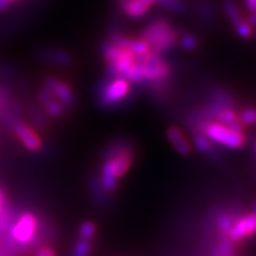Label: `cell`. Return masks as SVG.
I'll list each match as a JSON object with an SVG mask.
<instances>
[{
  "label": "cell",
  "mask_w": 256,
  "mask_h": 256,
  "mask_svg": "<svg viewBox=\"0 0 256 256\" xmlns=\"http://www.w3.org/2000/svg\"><path fill=\"white\" fill-rule=\"evenodd\" d=\"M107 158L108 162L102 166V182L105 189L114 190L118 178L130 169L132 153L127 146H112Z\"/></svg>",
  "instance_id": "obj_1"
},
{
  "label": "cell",
  "mask_w": 256,
  "mask_h": 256,
  "mask_svg": "<svg viewBox=\"0 0 256 256\" xmlns=\"http://www.w3.org/2000/svg\"><path fill=\"white\" fill-rule=\"evenodd\" d=\"M141 38L150 44L152 52L159 54L171 50L178 40V34L168 22L157 20L144 30Z\"/></svg>",
  "instance_id": "obj_2"
},
{
  "label": "cell",
  "mask_w": 256,
  "mask_h": 256,
  "mask_svg": "<svg viewBox=\"0 0 256 256\" xmlns=\"http://www.w3.org/2000/svg\"><path fill=\"white\" fill-rule=\"evenodd\" d=\"M204 136L210 141L230 148H239L244 146V136L235 132L219 122H207L202 130Z\"/></svg>",
  "instance_id": "obj_3"
},
{
  "label": "cell",
  "mask_w": 256,
  "mask_h": 256,
  "mask_svg": "<svg viewBox=\"0 0 256 256\" xmlns=\"http://www.w3.org/2000/svg\"><path fill=\"white\" fill-rule=\"evenodd\" d=\"M130 92L128 80L122 77H114L107 84L100 93V102L105 106H114L125 98Z\"/></svg>",
  "instance_id": "obj_4"
},
{
  "label": "cell",
  "mask_w": 256,
  "mask_h": 256,
  "mask_svg": "<svg viewBox=\"0 0 256 256\" xmlns=\"http://www.w3.org/2000/svg\"><path fill=\"white\" fill-rule=\"evenodd\" d=\"M36 230V219L34 214H25L12 228V236L20 244H27L34 238Z\"/></svg>",
  "instance_id": "obj_5"
},
{
  "label": "cell",
  "mask_w": 256,
  "mask_h": 256,
  "mask_svg": "<svg viewBox=\"0 0 256 256\" xmlns=\"http://www.w3.org/2000/svg\"><path fill=\"white\" fill-rule=\"evenodd\" d=\"M256 233V214H246L244 217L235 220L230 230L228 233V237L232 242H239L246 237H250Z\"/></svg>",
  "instance_id": "obj_6"
},
{
  "label": "cell",
  "mask_w": 256,
  "mask_h": 256,
  "mask_svg": "<svg viewBox=\"0 0 256 256\" xmlns=\"http://www.w3.org/2000/svg\"><path fill=\"white\" fill-rule=\"evenodd\" d=\"M170 76V66L162 60L158 52H150V57L146 64V80L162 84Z\"/></svg>",
  "instance_id": "obj_7"
},
{
  "label": "cell",
  "mask_w": 256,
  "mask_h": 256,
  "mask_svg": "<svg viewBox=\"0 0 256 256\" xmlns=\"http://www.w3.org/2000/svg\"><path fill=\"white\" fill-rule=\"evenodd\" d=\"M134 63V54L124 50L116 62L108 64V73L114 77L125 78V75Z\"/></svg>",
  "instance_id": "obj_8"
},
{
  "label": "cell",
  "mask_w": 256,
  "mask_h": 256,
  "mask_svg": "<svg viewBox=\"0 0 256 256\" xmlns=\"http://www.w3.org/2000/svg\"><path fill=\"white\" fill-rule=\"evenodd\" d=\"M14 130L20 141L24 143V146L28 150H36L41 146V140L38 137V134L34 132H32L25 124L18 123L14 126Z\"/></svg>",
  "instance_id": "obj_9"
},
{
  "label": "cell",
  "mask_w": 256,
  "mask_h": 256,
  "mask_svg": "<svg viewBox=\"0 0 256 256\" xmlns=\"http://www.w3.org/2000/svg\"><path fill=\"white\" fill-rule=\"evenodd\" d=\"M166 137L178 154L186 156L190 153V144L178 127H170L166 132Z\"/></svg>",
  "instance_id": "obj_10"
},
{
  "label": "cell",
  "mask_w": 256,
  "mask_h": 256,
  "mask_svg": "<svg viewBox=\"0 0 256 256\" xmlns=\"http://www.w3.org/2000/svg\"><path fill=\"white\" fill-rule=\"evenodd\" d=\"M124 11L130 18H141L148 10L150 6H148L143 0H130L125 6H123Z\"/></svg>",
  "instance_id": "obj_11"
},
{
  "label": "cell",
  "mask_w": 256,
  "mask_h": 256,
  "mask_svg": "<svg viewBox=\"0 0 256 256\" xmlns=\"http://www.w3.org/2000/svg\"><path fill=\"white\" fill-rule=\"evenodd\" d=\"M125 79L134 82H144V80H146V66L134 61L132 68L128 70V72L126 73Z\"/></svg>",
  "instance_id": "obj_12"
},
{
  "label": "cell",
  "mask_w": 256,
  "mask_h": 256,
  "mask_svg": "<svg viewBox=\"0 0 256 256\" xmlns=\"http://www.w3.org/2000/svg\"><path fill=\"white\" fill-rule=\"evenodd\" d=\"M54 93L66 105H70L74 102V95L72 93L70 86L64 82H58L54 86Z\"/></svg>",
  "instance_id": "obj_13"
},
{
  "label": "cell",
  "mask_w": 256,
  "mask_h": 256,
  "mask_svg": "<svg viewBox=\"0 0 256 256\" xmlns=\"http://www.w3.org/2000/svg\"><path fill=\"white\" fill-rule=\"evenodd\" d=\"M123 52H124V50L120 48L118 46H116L114 43H111V44L107 43L102 46V54L105 56L108 64L116 62L118 59L122 56Z\"/></svg>",
  "instance_id": "obj_14"
},
{
  "label": "cell",
  "mask_w": 256,
  "mask_h": 256,
  "mask_svg": "<svg viewBox=\"0 0 256 256\" xmlns=\"http://www.w3.org/2000/svg\"><path fill=\"white\" fill-rule=\"evenodd\" d=\"M127 52H132L134 56L146 54L150 52V46L148 42L144 41V40H130V43L127 45L126 48Z\"/></svg>",
  "instance_id": "obj_15"
},
{
  "label": "cell",
  "mask_w": 256,
  "mask_h": 256,
  "mask_svg": "<svg viewBox=\"0 0 256 256\" xmlns=\"http://www.w3.org/2000/svg\"><path fill=\"white\" fill-rule=\"evenodd\" d=\"M214 116L219 123L226 126H230L232 123H234L238 120V116L235 114V111L232 110L230 108H222L217 112H214Z\"/></svg>",
  "instance_id": "obj_16"
},
{
  "label": "cell",
  "mask_w": 256,
  "mask_h": 256,
  "mask_svg": "<svg viewBox=\"0 0 256 256\" xmlns=\"http://www.w3.org/2000/svg\"><path fill=\"white\" fill-rule=\"evenodd\" d=\"M235 222V219L233 216L228 212H222L218 214L217 220H216V223H217V228L219 230L220 233L222 234H226L228 233V230H230L233 223Z\"/></svg>",
  "instance_id": "obj_17"
},
{
  "label": "cell",
  "mask_w": 256,
  "mask_h": 256,
  "mask_svg": "<svg viewBox=\"0 0 256 256\" xmlns=\"http://www.w3.org/2000/svg\"><path fill=\"white\" fill-rule=\"evenodd\" d=\"M224 10H226V13L228 14L232 22H233L234 27L244 20L242 13H240L239 9L234 2H226V4H224Z\"/></svg>",
  "instance_id": "obj_18"
},
{
  "label": "cell",
  "mask_w": 256,
  "mask_h": 256,
  "mask_svg": "<svg viewBox=\"0 0 256 256\" xmlns=\"http://www.w3.org/2000/svg\"><path fill=\"white\" fill-rule=\"evenodd\" d=\"M194 146L202 153H210L212 150V141L208 139L204 134H198L194 140Z\"/></svg>",
  "instance_id": "obj_19"
},
{
  "label": "cell",
  "mask_w": 256,
  "mask_h": 256,
  "mask_svg": "<svg viewBox=\"0 0 256 256\" xmlns=\"http://www.w3.org/2000/svg\"><path fill=\"white\" fill-rule=\"evenodd\" d=\"M238 120L242 125H252L256 123V110L246 109L239 114Z\"/></svg>",
  "instance_id": "obj_20"
},
{
  "label": "cell",
  "mask_w": 256,
  "mask_h": 256,
  "mask_svg": "<svg viewBox=\"0 0 256 256\" xmlns=\"http://www.w3.org/2000/svg\"><path fill=\"white\" fill-rule=\"evenodd\" d=\"M79 235L82 240H90L95 235V226L92 222H84L82 226H80Z\"/></svg>",
  "instance_id": "obj_21"
},
{
  "label": "cell",
  "mask_w": 256,
  "mask_h": 256,
  "mask_svg": "<svg viewBox=\"0 0 256 256\" xmlns=\"http://www.w3.org/2000/svg\"><path fill=\"white\" fill-rule=\"evenodd\" d=\"M160 6H164L166 9L180 12L184 9V4L182 0H158L157 2Z\"/></svg>",
  "instance_id": "obj_22"
},
{
  "label": "cell",
  "mask_w": 256,
  "mask_h": 256,
  "mask_svg": "<svg viewBox=\"0 0 256 256\" xmlns=\"http://www.w3.org/2000/svg\"><path fill=\"white\" fill-rule=\"evenodd\" d=\"M235 29H236L237 34H239V36H242L244 38H251L252 34H253V30H252L251 25L246 20L238 24L237 26H235Z\"/></svg>",
  "instance_id": "obj_23"
},
{
  "label": "cell",
  "mask_w": 256,
  "mask_h": 256,
  "mask_svg": "<svg viewBox=\"0 0 256 256\" xmlns=\"http://www.w3.org/2000/svg\"><path fill=\"white\" fill-rule=\"evenodd\" d=\"M91 252V246L86 240L79 242L73 251V256H89Z\"/></svg>",
  "instance_id": "obj_24"
},
{
  "label": "cell",
  "mask_w": 256,
  "mask_h": 256,
  "mask_svg": "<svg viewBox=\"0 0 256 256\" xmlns=\"http://www.w3.org/2000/svg\"><path fill=\"white\" fill-rule=\"evenodd\" d=\"M180 45L186 50H192L196 47V38L190 34H184L180 38Z\"/></svg>",
  "instance_id": "obj_25"
},
{
  "label": "cell",
  "mask_w": 256,
  "mask_h": 256,
  "mask_svg": "<svg viewBox=\"0 0 256 256\" xmlns=\"http://www.w3.org/2000/svg\"><path fill=\"white\" fill-rule=\"evenodd\" d=\"M48 58L58 64H68L70 62V56L66 52H50Z\"/></svg>",
  "instance_id": "obj_26"
},
{
  "label": "cell",
  "mask_w": 256,
  "mask_h": 256,
  "mask_svg": "<svg viewBox=\"0 0 256 256\" xmlns=\"http://www.w3.org/2000/svg\"><path fill=\"white\" fill-rule=\"evenodd\" d=\"M46 110L48 112V114H50L52 116H59L62 114V105L57 102H52L50 100L48 104H46Z\"/></svg>",
  "instance_id": "obj_27"
},
{
  "label": "cell",
  "mask_w": 256,
  "mask_h": 256,
  "mask_svg": "<svg viewBox=\"0 0 256 256\" xmlns=\"http://www.w3.org/2000/svg\"><path fill=\"white\" fill-rule=\"evenodd\" d=\"M38 256H54V253L50 248H42L41 250L38 251Z\"/></svg>",
  "instance_id": "obj_28"
},
{
  "label": "cell",
  "mask_w": 256,
  "mask_h": 256,
  "mask_svg": "<svg viewBox=\"0 0 256 256\" xmlns=\"http://www.w3.org/2000/svg\"><path fill=\"white\" fill-rule=\"evenodd\" d=\"M246 6L252 12L256 11V0H246Z\"/></svg>",
  "instance_id": "obj_29"
},
{
  "label": "cell",
  "mask_w": 256,
  "mask_h": 256,
  "mask_svg": "<svg viewBox=\"0 0 256 256\" xmlns=\"http://www.w3.org/2000/svg\"><path fill=\"white\" fill-rule=\"evenodd\" d=\"M248 22L250 24L251 26H256V11H254L248 18Z\"/></svg>",
  "instance_id": "obj_30"
},
{
  "label": "cell",
  "mask_w": 256,
  "mask_h": 256,
  "mask_svg": "<svg viewBox=\"0 0 256 256\" xmlns=\"http://www.w3.org/2000/svg\"><path fill=\"white\" fill-rule=\"evenodd\" d=\"M4 194L2 189H0V212L2 210V207H4Z\"/></svg>",
  "instance_id": "obj_31"
},
{
  "label": "cell",
  "mask_w": 256,
  "mask_h": 256,
  "mask_svg": "<svg viewBox=\"0 0 256 256\" xmlns=\"http://www.w3.org/2000/svg\"><path fill=\"white\" fill-rule=\"evenodd\" d=\"M8 4L6 0H0V12H2Z\"/></svg>",
  "instance_id": "obj_32"
},
{
  "label": "cell",
  "mask_w": 256,
  "mask_h": 256,
  "mask_svg": "<svg viewBox=\"0 0 256 256\" xmlns=\"http://www.w3.org/2000/svg\"><path fill=\"white\" fill-rule=\"evenodd\" d=\"M143 2H146V4H148V6H150L152 4H154L155 2H158V0H143Z\"/></svg>",
  "instance_id": "obj_33"
},
{
  "label": "cell",
  "mask_w": 256,
  "mask_h": 256,
  "mask_svg": "<svg viewBox=\"0 0 256 256\" xmlns=\"http://www.w3.org/2000/svg\"><path fill=\"white\" fill-rule=\"evenodd\" d=\"M8 2H15V0H6Z\"/></svg>",
  "instance_id": "obj_34"
},
{
  "label": "cell",
  "mask_w": 256,
  "mask_h": 256,
  "mask_svg": "<svg viewBox=\"0 0 256 256\" xmlns=\"http://www.w3.org/2000/svg\"><path fill=\"white\" fill-rule=\"evenodd\" d=\"M255 150H256V143H255Z\"/></svg>",
  "instance_id": "obj_35"
}]
</instances>
